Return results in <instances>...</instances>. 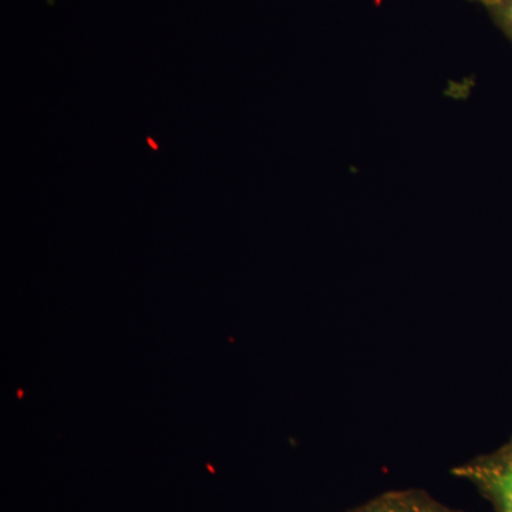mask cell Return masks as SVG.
Instances as JSON below:
<instances>
[{
    "mask_svg": "<svg viewBox=\"0 0 512 512\" xmlns=\"http://www.w3.org/2000/svg\"><path fill=\"white\" fill-rule=\"evenodd\" d=\"M345 512H467L437 500L423 488H403L377 494Z\"/></svg>",
    "mask_w": 512,
    "mask_h": 512,
    "instance_id": "obj_2",
    "label": "cell"
},
{
    "mask_svg": "<svg viewBox=\"0 0 512 512\" xmlns=\"http://www.w3.org/2000/svg\"><path fill=\"white\" fill-rule=\"evenodd\" d=\"M488 10L512 42V0H497Z\"/></svg>",
    "mask_w": 512,
    "mask_h": 512,
    "instance_id": "obj_3",
    "label": "cell"
},
{
    "mask_svg": "<svg viewBox=\"0 0 512 512\" xmlns=\"http://www.w3.org/2000/svg\"><path fill=\"white\" fill-rule=\"evenodd\" d=\"M450 474L470 484L494 512H512V433L493 451L451 467Z\"/></svg>",
    "mask_w": 512,
    "mask_h": 512,
    "instance_id": "obj_1",
    "label": "cell"
},
{
    "mask_svg": "<svg viewBox=\"0 0 512 512\" xmlns=\"http://www.w3.org/2000/svg\"><path fill=\"white\" fill-rule=\"evenodd\" d=\"M474 2L481 3V5H484L485 8H490V6H493L497 0H474Z\"/></svg>",
    "mask_w": 512,
    "mask_h": 512,
    "instance_id": "obj_4",
    "label": "cell"
}]
</instances>
